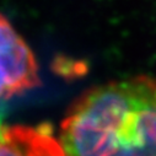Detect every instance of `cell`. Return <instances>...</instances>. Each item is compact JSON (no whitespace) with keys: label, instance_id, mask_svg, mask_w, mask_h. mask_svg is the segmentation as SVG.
<instances>
[{"label":"cell","instance_id":"3957f363","mask_svg":"<svg viewBox=\"0 0 156 156\" xmlns=\"http://www.w3.org/2000/svg\"><path fill=\"white\" fill-rule=\"evenodd\" d=\"M0 156H66L46 128L14 126L0 133Z\"/></svg>","mask_w":156,"mask_h":156},{"label":"cell","instance_id":"6da1fadb","mask_svg":"<svg viewBox=\"0 0 156 156\" xmlns=\"http://www.w3.org/2000/svg\"><path fill=\"white\" fill-rule=\"evenodd\" d=\"M60 144L66 156H156V77L85 91L62 122Z\"/></svg>","mask_w":156,"mask_h":156},{"label":"cell","instance_id":"7a4b0ae2","mask_svg":"<svg viewBox=\"0 0 156 156\" xmlns=\"http://www.w3.org/2000/svg\"><path fill=\"white\" fill-rule=\"evenodd\" d=\"M40 84L38 65L31 48L0 14V102Z\"/></svg>","mask_w":156,"mask_h":156}]
</instances>
